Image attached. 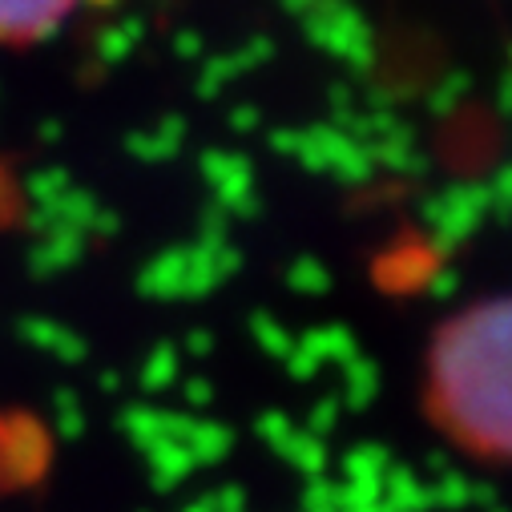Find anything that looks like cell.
I'll return each mask as SVG.
<instances>
[{
	"label": "cell",
	"mask_w": 512,
	"mask_h": 512,
	"mask_svg": "<svg viewBox=\"0 0 512 512\" xmlns=\"http://www.w3.org/2000/svg\"><path fill=\"white\" fill-rule=\"evenodd\" d=\"M428 400L456 444L512 464V299L444 323L428 359Z\"/></svg>",
	"instance_id": "6da1fadb"
},
{
	"label": "cell",
	"mask_w": 512,
	"mask_h": 512,
	"mask_svg": "<svg viewBox=\"0 0 512 512\" xmlns=\"http://www.w3.org/2000/svg\"><path fill=\"white\" fill-rule=\"evenodd\" d=\"M85 0H0V45H33L57 33Z\"/></svg>",
	"instance_id": "7a4b0ae2"
}]
</instances>
